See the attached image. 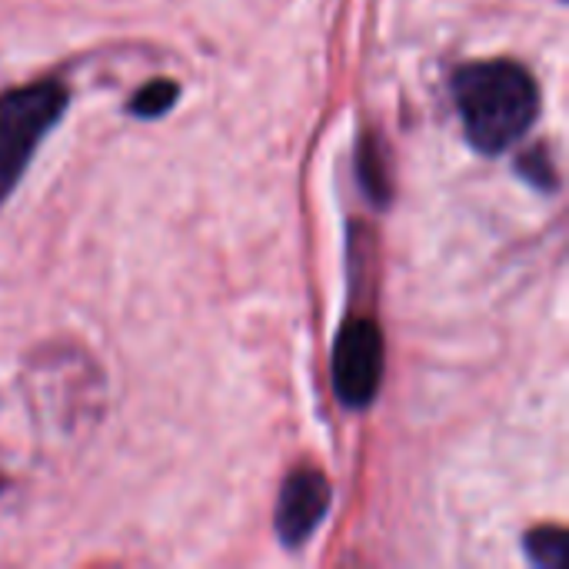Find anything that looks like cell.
I'll use <instances>...</instances> for the list:
<instances>
[{
	"label": "cell",
	"instance_id": "cell-1",
	"mask_svg": "<svg viewBox=\"0 0 569 569\" xmlns=\"http://www.w3.org/2000/svg\"><path fill=\"white\" fill-rule=\"evenodd\" d=\"M457 107L470 143L483 153H503L537 120V80L510 60H480L453 77Z\"/></svg>",
	"mask_w": 569,
	"mask_h": 569
},
{
	"label": "cell",
	"instance_id": "cell-2",
	"mask_svg": "<svg viewBox=\"0 0 569 569\" xmlns=\"http://www.w3.org/2000/svg\"><path fill=\"white\" fill-rule=\"evenodd\" d=\"M67 90L60 83H30L0 97V200L27 170L40 137L60 120Z\"/></svg>",
	"mask_w": 569,
	"mask_h": 569
},
{
	"label": "cell",
	"instance_id": "cell-3",
	"mask_svg": "<svg viewBox=\"0 0 569 569\" xmlns=\"http://www.w3.org/2000/svg\"><path fill=\"white\" fill-rule=\"evenodd\" d=\"M383 380V337L373 320H350L333 347V383L347 407H367Z\"/></svg>",
	"mask_w": 569,
	"mask_h": 569
},
{
	"label": "cell",
	"instance_id": "cell-4",
	"mask_svg": "<svg viewBox=\"0 0 569 569\" xmlns=\"http://www.w3.org/2000/svg\"><path fill=\"white\" fill-rule=\"evenodd\" d=\"M330 507V483L317 470H297L277 503V533L287 547H300L313 537V530L323 523Z\"/></svg>",
	"mask_w": 569,
	"mask_h": 569
},
{
	"label": "cell",
	"instance_id": "cell-5",
	"mask_svg": "<svg viewBox=\"0 0 569 569\" xmlns=\"http://www.w3.org/2000/svg\"><path fill=\"white\" fill-rule=\"evenodd\" d=\"M527 553H530V560L537 567L560 569L567 563V533L563 530H553V527L533 530L527 537Z\"/></svg>",
	"mask_w": 569,
	"mask_h": 569
},
{
	"label": "cell",
	"instance_id": "cell-6",
	"mask_svg": "<svg viewBox=\"0 0 569 569\" xmlns=\"http://www.w3.org/2000/svg\"><path fill=\"white\" fill-rule=\"evenodd\" d=\"M173 100H177V83H170V80H153V83H147V87L133 97L130 110H133L137 117H160L163 110H170Z\"/></svg>",
	"mask_w": 569,
	"mask_h": 569
}]
</instances>
